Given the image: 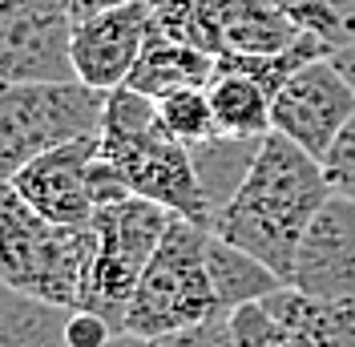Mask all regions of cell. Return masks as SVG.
Instances as JSON below:
<instances>
[{
    "mask_svg": "<svg viewBox=\"0 0 355 347\" xmlns=\"http://www.w3.org/2000/svg\"><path fill=\"white\" fill-rule=\"evenodd\" d=\"M327 198L331 186L323 178L319 158H311L303 146L270 130L239 194L214 214L210 235L250 251L287 282L299 239Z\"/></svg>",
    "mask_w": 355,
    "mask_h": 347,
    "instance_id": "cell-1",
    "label": "cell"
},
{
    "mask_svg": "<svg viewBox=\"0 0 355 347\" xmlns=\"http://www.w3.org/2000/svg\"><path fill=\"white\" fill-rule=\"evenodd\" d=\"M97 137H101V162H97L101 202L137 194L210 230L214 214L194 174L190 146L162 126L157 97L133 85L113 89L105 97V117Z\"/></svg>",
    "mask_w": 355,
    "mask_h": 347,
    "instance_id": "cell-2",
    "label": "cell"
},
{
    "mask_svg": "<svg viewBox=\"0 0 355 347\" xmlns=\"http://www.w3.org/2000/svg\"><path fill=\"white\" fill-rule=\"evenodd\" d=\"M93 226H61L0 186V282L53 307H81Z\"/></svg>",
    "mask_w": 355,
    "mask_h": 347,
    "instance_id": "cell-3",
    "label": "cell"
},
{
    "mask_svg": "<svg viewBox=\"0 0 355 347\" xmlns=\"http://www.w3.org/2000/svg\"><path fill=\"white\" fill-rule=\"evenodd\" d=\"M105 97L81 81H0V186L33 158L101 133Z\"/></svg>",
    "mask_w": 355,
    "mask_h": 347,
    "instance_id": "cell-4",
    "label": "cell"
},
{
    "mask_svg": "<svg viewBox=\"0 0 355 347\" xmlns=\"http://www.w3.org/2000/svg\"><path fill=\"white\" fill-rule=\"evenodd\" d=\"M206 239L210 230L198 222H186V218L170 222L166 239L154 251L130 299V311H125L130 335L166 339L222 311L210 282V266H206Z\"/></svg>",
    "mask_w": 355,
    "mask_h": 347,
    "instance_id": "cell-5",
    "label": "cell"
},
{
    "mask_svg": "<svg viewBox=\"0 0 355 347\" xmlns=\"http://www.w3.org/2000/svg\"><path fill=\"white\" fill-rule=\"evenodd\" d=\"M174 218L178 214H170L166 206L137 194L101 202L93 214V259L85 271L81 307L97 311L117 331H125V311H130L133 291Z\"/></svg>",
    "mask_w": 355,
    "mask_h": 347,
    "instance_id": "cell-6",
    "label": "cell"
},
{
    "mask_svg": "<svg viewBox=\"0 0 355 347\" xmlns=\"http://www.w3.org/2000/svg\"><path fill=\"white\" fill-rule=\"evenodd\" d=\"M73 0H0V81H77Z\"/></svg>",
    "mask_w": 355,
    "mask_h": 347,
    "instance_id": "cell-7",
    "label": "cell"
},
{
    "mask_svg": "<svg viewBox=\"0 0 355 347\" xmlns=\"http://www.w3.org/2000/svg\"><path fill=\"white\" fill-rule=\"evenodd\" d=\"M352 117H355V85L331 61V53L299 65L270 97L275 133L291 137L295 146H303L319 162Z\"/></svg>",
    "mask_w": 355,
    "mask_h": 347,
    "instance_id": "cell-8",
    "label": "cell"
},
{
    "mask_svg": "<svg viewBox=\"0 0 355 347\" xmlns=\"http://www.w3.org/2000/svg\"><path fill=\"white\" fill-rule=\"evenodd\" d=\"M97 162H101V137L93 133V137H77L69 146L33 158L4 186H12L37 214L53 218L61 226H93V214L101 206Z\"/></svg>",
    "mask_w": 355,
    "mask_h": 347,
    "instance_id": "cell-9",
    "label": "cell"
},
{
    "mask_svg": "<svg viewBox=\"0 0 355 347\" xmlns=\"http://www.w3.org/2000/svg\"><path fill=\"white\" fill-rule=\"evenodd\" d=\"M154 33V0H130L105 12H85L73 24V69L89 89L113 93L130 81Z\"/></svg>",
    "mask_w": 355,
    "mask_h": 347,
    "instance_id": "cell-10",
    "label": "cell"
},
{
    "mask_svg": "<svg viewBox=\"0 0 355 347\" xmlns=\"http://www.w3.org/2000/svg\"><path fill=\"white\" fill-rule=\"evenodd\" d=\"M287 287L315 299H355V198L331 194L311 218Z\"/></svg>",
    "mask_w": 355,
    "mask_h": 347,
    "instance_id": "cell-11",
    "label": "cell"
},
{
    "mask_svg": "<svg viewBox=\"0 0 355 347\" xmlns=\"http://www.w3.org/2000/svg\"><path fill=\"white\" fill-rule=\"evenodd\" d=\"M214 73H218V57H210L206 49L190 41H178L154 24V33H150V41H146L125 85L141 89L150 97H166L178 89H206L214 81Z\"/></svg>",
    "mask_w": 355,
    "mask_h": 347,
    "instance_id": "cell-12",
    "label": "cell"
},
{
    "mask_svg": "<svg viewBox=\"0 0 355 347\" xmlns=\"http://www.w3.org/2000/svg\"><path fill=\"white\" fill-rule=\"evenodd\" d=\"M263 303L291 331L295 347H355V299H315L283 287Z\"/></svg>",
    "mask_w": 355,
    "mask_h": 347,
    "instance_id": "cell-13",
    "label": "cell"
},
{
    "mask_svg": "<svg viewBox=\"0 0 355 347\" xmlns=\"http://www.w3.org/2000/svg\"><path fill=\"white\" fill-rule=\"evenodd\" d=\"M206 266H210V282H214V295H218L222 311H239L246 303H263L275 291L287 287L263 259H254L250 251L218 239V235L206 239Z\"/></svg>",
    "mask_w": 355,
    "mask_h": 347,
    "instance_id": "cell-14",
    "label": "cell"
},
{
    "mask_svg": "<svg viewBox=\"0 0 355 347\" xmlns=\"http://www.w3.org/2000/svg\"><path fill=\"white\" fill-rule=\"evenodd\" d=\"M206 93H210V105H214L218 137H266L275 130L270 126V97L275 93L259 77L218 65Z\"/></svg>",
    "mask_w": 355,
    "mask_h": 347,
    "instance_id": "cell-15",
    "label": "cell"
},
{
    "mask_svg": "<svg viewBox=\"0 0 355 347\" xmlns=\"http://www.w3.org/2000/svg\"><path fill=\"white\" fill-rule=\"evenodd\" d=\"M259 146H263V137H210V142L190 146L194 174H198L202 194L210 202V214H218L222 206L239 194V186L246 182V174L259 158Z\"/></svg>",
    "mask_w": 355,
    "mask_h": 347,
    "instance_id": "cell-16",
    "label": "cell"
},
{
    "mask_svg": "<svg viewBox=\"0 0 355 347\" xmlns=\"http://www.w3.org/2000/svg\"><path fill=\"white\" fill-rule=\"evenodd\" d=\"M69 311L0 282V347H77L69 339Z\"/></svg>",
    "mask_w": 355,
    "mask_h": 347,
    "instance_id": "cell-17",
    "label": "cell"
},
{
    "mask_svg": "<svg viewBox=\"0 0 355 347\" xmlns=\"http://www.w3.org/2000/svg\"><path fill=\"white\" fill-rule=\"evenodd\" d=\"M157 113H162V126L174 133L178 142H186V146L218 137V121H214V105H210L206 89L166 93V97H157Z\"/></svg>",
    "mask_w": 355,
    "mask_h": 347,
    "instance_id": "cell-18",
    "label": "cell"
},
{
    "mask_svg": "<svg viewBox=\"0 0 355 347\" xmlns=\"http://www.w3.org/2000/svg\"><path fill=\"white\" fill-rule=\"evenodd\" d=\"M299 21V28L315 33L331 49L355 41V0H275Z\"/></svg>",
    "mask_w": 355,
    "mask_h": 347,
    "instance_id": "cell-19",
    "label": "cell"
},
{
    "mask_svg": "<svg viewBox=\"0 0 355 347\" xmlns=\"http://www.w3.org/2000/svg\"><path fill=\"white\" fill-rule=\"evenodd\" d=\"M230 319H234L239 347H295L291 331L279 323V315L266 303H246L239 311H230Z\"/></svg>",
    "mask_w": 355,
    "mask_h": 347,
    "instance_id": "cell-20",
    "label": "cell"
},
{
    "mask_svg": "<svg viewBox=\"0 0 355 347\" xmlns=\"http://www.w3.org/2000/svg\"><path fill=\"white\" fill-rule=\"evenodd\" d=\"M323 178L331 186V194L355 198V117L343 126V133L331 142V150L323 153Z\"/></svg>",
    "mask_w": 355,
    "mask_h": 347,
    "instance_id": "cell-21",
    "label": "cell"
},
{
    "mask_svg": "<svg viewBox=\"0 0 355 347\" xmlns=\"http://www.w3.org/2000/svg\"><path fill=\"white\" fill-rule=\"evenodd\" d=\"M154 344L157 347H239V339H234V319H230V311H218V315L186 327V331H174V335H166V339H154Z\"/></svg>",
    "mask_w": 355,
    "mask_h": 347,
    "instance_id": "cell-22",
    "label": "cell"
},
{
    "mask_svg": "<svg viewBox=\"0 0 355 347\" xmlns=\"http://www.w3.org/2000/svg\"><path fill=\"white\" fill-rule=\"evenodd\" d=\"M117 4H130V0H73L77 17H85V12H105V8H117Z\"/></svg>",
    "mask_w": 355,
    "mask_h": 347,
    "instance_id": "cell-23",
    "label": "cell"
},
{
    "mask_svg": "<svg viewBox=\"0 0 355 347\" xmlns=\"http://www.w3.org/2000/svg\"><path fill=\"white\" fill-rule=\"evenodd\" d=\"M110 347H157V344H154V339H141V335H130V331H121V335H117Z\"/></svg>",
    "mask_w": 355,
    "mask_h": 347,
    "instance_id": "cell-24",
    "label": "cell"
}]
</instances>
